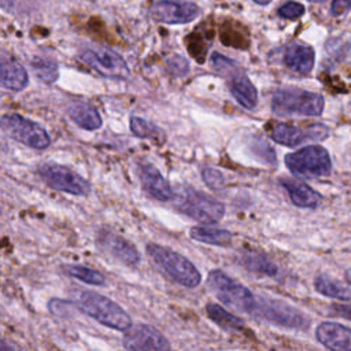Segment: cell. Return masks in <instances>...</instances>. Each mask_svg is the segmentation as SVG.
<instances>
[{"mask_svg": "<svg viewBox=\"0 0 351 351\" xmlns=\"http://www.w3.org/2000/svg\"><path fill=\"white\" fill-rule=\"evenodd\" d=\"M62 270L73 277L77 278L85 284H90V285H104L106 284V277L101 271L95 270L92 267L88 266H82V265H63Z\"/></svg>", "mask_w": 351, "mask_h": 351, "instance_id": "obj_27", "label": "cell"}, {"mask_svg": "<svg viewBox=\"0 0 351 351\" xmlns=\"http://www.w3.org/2000/svg\"><path fill=\"white\" fill-rule=\"evenodd\" d=\"M324 104L322 95L299 88L278 89L271 96V110L281 117H318Z\"/></svg>", "mask_w": 351, "mask_h": 351, "instance_id": "obj_3", "label": "cell"}, {"mask_svg": "<svg viewBox=\"0 0 351 351\" xmlns=\"http://www.w3.org/2000/svg\"><path fill=\"white\" fill-rule=\"evenodd\" d=\"M280 184L287 191L291 202L298 207L315 208L321 203V195L302 181L284 178Z\"/></svg>", "mask_w": 351, "mask_h": 351, "instance_id": "obj_20", "label": "cell"}, {"mask_svg": "<svg viewBox=\"0 0 351 351\" xmlns=\"http://www.w3.org/2000/svg\"><path fill=\"white\" fill-rule=\"evenodd\" d=\"M29 84V75L25 67L14 59L0 56V86L8 90H23Z\"/></svg>", "mask_w": 351, "mask_h": 351, "instance_id": "obj_19", "label": "cell"}, {"mask_svg": "<svg viewBox=\"0 0 351 351\" xmlns=\"http://www.w3.org/2000/svg\"><path fill=\"white\" fill-rule=\"evenodd\" d=\"M67 114L75 125L85 130H96L103 123L99 111L89 103L73 101L67 106Z\"/></svg>", "mask_w": 351, "mask_h": 351, "instance_id": "obj_21", "label": "cell"}, {"mask_svg": "<svg viewBox=\"0 0 351 351\" xmlns=\"http://www.w3.org/2000/svg\"><path fill=\"white\" fill-rule=\"evenodd\" d=\"M136 171L144 191L149 196L160 202L171 200L173 189L155 166L149 163H138Z\"/></svg>", "mask_w": 351, "mask_h": 351, "instance_id": "obj_17", "label": "cell"}, {"mask_svg": "<svg viewBox=\"0 0 351 351\" xmlns=\"http://www.w3.org/2000/svg\"><path fill=\"white\" fill-rule=\"evenodd\" d=\"M40 178L52 189L75 196H85L90 192L89 181L67 166L47 162L37 169Z\"/></svg>", "mask_w": 351, "mask_h": 351, "instance_id": "obj_10", "label": "cell"}, {"mask_svg": "<svg viewBox=\"0 0 351 351\" xmlns=\"http://www.w3.org/2000/svg\"><path fill=\"white\" fill-rule=\"evenodd\" d=\"M80 59L88 67L106 78L126 80L130 75L126 60L118 52L106 47L85 49L80 55Z\"/></svg>", "mask_w": 351, "mask_h": 351, "instance_id": "obj_11", "label": "cell"}, {"mask_svg": "<svg viewBox=\"0 0 351 351\" xmlns=\"http://www.w3.org/2000/svg\"><path fill=\"white\" fill-rule=\"evenodd\" d=\"M48 308L49 311L53 314V315H62L64 317V314L71 310V308H75V306L70 302H66V300H60V299H51L48 302Z\"/></svg>", "mask_w": 351, "mask_h": 351, "instance_id": "obj_31", "label": "cell"}, {"mask_svg": "<svg viewBox=\"0 0 351 351\" xmlns=\"http://www.w3.org/2000/svg\"><path fill=\"white\" fill-rule=\"evenodd\" d=\"M169 67H170V71L173 73H177L178 75L180 74H184L188 71V62L182 58V56H178V55H174L169 59Z\"/></svg>", "mask_w": 351, "mask_h": 351, "instance_id": "obj_33", "label": "cell"}, {"mask_svg": "<svg viewBox=\"0 0 351 351\" xmlns=\"http://www.w3.org/2000/svg\"><path fill=\"white\" fill-rule=\"evenodd\" d=\"M122 346L126 351H171L167 337L149 324H136L126 329Z\"/></svg>", "mask_w": 351, "mask_h": 351, "instance_id": "obj_12", "label": "cell"}, {"mask_svg": "<svg viewBox=\"0 0 351 351\" xmlns=\"http://www.w3.org/2000/svg\"><path fill=\"white\" fill-rule=\"evenodd\" d=\"M97 247L128 266H134L140 262L141 256L138 250L125 237L108 229H100L96 234Z\"/></svg>", "mask_w": 351, "mask_h": 351, "instance_id": "obj_14", "label": "cell"}, {"mask_svg": "<svg viewBox=\"0 0 351 351\" xmlns=\"http://www.w3.org/2000/svg\"><path fill=\"white\" fill-rule=\"evenodd\" d=\"M206 313L208 315V318L217 324L219 328H222L223 330H230V332H240L244 330V322L233 315L232 313H229L228 310H225L222 306L217 304V303H207L206 304Z\"/></svg>", "mask_w": 351, "mask_h": 351, "instance_id": "obj_25", "label": "cell"}, {"mask_svg": "<svg viewBox=\"0 0 351 351\" xmlns=\"http://www.w3.org/2000/svg\"><path fill=\"white\" fill-rule=\"evenodd\" d=\"M239 263L248 271L259 276L274 277L278 274V267L276 266V263L261 252L244 251L239 256Z\"/></svg>", "mask_w": 351, "mask_h": 351, "instance_id": "obj_22", "label": "cell"}, {"mask_svg": "<svg viewBox=\"0 0 351 351\" xmlns=\"http://www.w3.org/2000/svg\"><path fill=\"white\" fill-rule=\"evenodd\" d=\"M307 1H311V3H325L326 0H307Z\"/></svg>", "mask_w": 351, "mask_h": 351, "instance_id": "obj_39", "label": "cell"}, {"mask_svg": "<svg viewBox=\"0 0 351 351\" xmlns=\"http://www.w3.org/2000/svg\"><path fill=\"white\" fill-rule=\"evenodd\" d=\"M171 202L180 213L203 223H215L225 214V207L221 202L188 186H181L173 192Z\"/></svg>", "mask_w": 351, "mask_h": 351, "instance_id": "obj_5", "label": "cell"}, {"mask_svg": "<svg viewBox=\"0 0 351 351\" xmlns=\"http://www.w3.org/2000/svg\"><path fill=\"white\" fill-rule=\"evenodd\" d=\"M304 5L298 1H287L278 8V15L285 19H298L304 14Z\"/></svg>", "mask_w": 351, "mask_h": 351, "instance_id": "obj_30", "label": "cell"}, {"mask_svg": "<svg viewBox=\"0 0 351 351\" xmlns=\"http://www.w3.org/2000/svg\"><path fill=\"white\" fill-rule=\"evenodd\" d=\"M344 277H346V280H347V282L351 285V269H348V270H346V273H344Z\"/></svg>", "mask_w": 351, "mask_h": 351, "instance_id": "obj_37", "label": "cell"}, {"mask_svg": "<svg viewBox=\"0 0 351 351\" xmlns=\"http://www.w3.org/2000/svg\"><path fill=\"white\" fill-rule=\"evenodd\" d=\"M315 339L330 351H351V329L339 322H321L315 328Z\"/></svg>", "mask_w": 351, "mask_h": 351, "instance_id": "obj_16", "label": "cell"}, {"mask_svg": "<svg viewBox=\"0 0 351 351\" xmlns=\"http://www.w3.org/2000/svg\"><path fill=\"white\" fill-rule=\"evenodd\" d=\"M284 162L292 174L303 178L325 177L332 170L329 152L321 145H307L291 152L285 155Z\"/></svg>", "mask_w": 351, "mask_h": 351, "instance_id": "obj_8", "label": "cell"}, {"mask_svg": "<svg viewBox=\"0 0 351 351\" xmlns=\"http://www.w3.org/2000/svg\"><path fill=\"white\" fill-rule=\"evenodd\" d=\"M206 281L210 291L223 304L250 314L255 302V295L247 287L228 276L221 269L210 270Z\"/></svg>", "mask_w": 351, "mask_h": 351, "instance_id": "obj_7", "label": "cell"}, {"mask_svg": "<svg viewBox=\"0 0 351 351\" xmlns=\"http://www.w3.org/2000/svg\"><path fill=\"white\" fill-rule=\"evenodd\" d=\"M329 314L333 317H340V318H346V319L351 321V302L330 304Z\"/></svg>", "mask_w": 351, "mask_h": 351, "instance_id": "obj_32", "label": "cell"}, {"mask_svg": "<svg viewBox=\"0 0 351 351\" xmlns=\"http://www.w3.org/2000/svg\"><path fill=\"white\" fill-rule=\"evenodd\" d=\"M148 12L158 22L181 25L196 19L202 10L195 3L186 0H158L151 4Z\"/></svg>", "mask_w": 351, "mask_h": 351, "instance_id": "obj_13", "label": "cell"}, {"mask_svg": "<svg viewBox=\"0 0 351 351\" xmlns=\"http://www.w3.org/2000/svg\"><path fill=\"white\" fill-rule=\"evenodd\" d=\"M73 304L88 317L114 330L125 332L132 326L130 315L118 303L101 293L78 291L75 292Z\"/></svg>", "mask_w": 351, "mask_h": 351, "instance_id": "obj_1", "label": "cell"}, {"mask_svg": "<svg viewBox=\"0 0 351 351\" xmlns=\"http://www.w3.org/2000/svg\"><path fill=\"white\" fill-rule=\"evenodd\" d=\"M0 214H1V208H0Z\"/></svg>", "mask_w": 351, "mask_h": 351, "instance_id": "obj_40", "label": "cell"}, {"mask_svg": "<svg viewBox=\"0 0 351 351\" xmlns=\"http://www.w3.org/2000/svg\"><path fill=\"white\" fill-rule=\"evenodd\" d=\"M351 10V0H332L330 14L333 16H341Z\"/></svg>", "mask_w": 351, "mask_h": 351, "instance_id": "obj_34", "label": "cell"}, {"mask_svg": "<svg viewBox=\"0 0 351 351\" xmlns=\"http://www.w3.org/2000/svg\"><path fill=\"white\" fill-rule=\"evenodd\" d=\"M254 3H256V4H259V5H266V4H269L271 0H252Z\"/></svg>", "mask_w": 351, "mask_h": 351, "instance_id": "obj_38", "label": "cell"}, {"mask_svg": "<svg viewBox=\"0 0 351 351\" xmlns=\"http://www.w3.org/2000/svg\"><path fill=\"white\" fill-rule=\"evenodd\" d=\"M202 178L206 182V185L213 191H219L223 188L225 180L219 170L214 167H203L202 169Z\"/></svg>", "mask_w": 351, "mask_h": 351, "instance_id": "obj_29", "label": "cell"}, {"mask_svg": "<svg viewBox=\"0 0 351 351\" xmlns=\"http://www.w3.org/2000/svg\"><path fill=\"white\" fill-rule=\"evenodd\" d=\"M145 250L154 263L160 269V271L174 282L186 288H195L200 284V271L182 254L155 243H148Z\"/></svg>", "mask_w": 351, "mask_h": 351, "instance_id": "obj_2", "label": "cell"}, {"mask_svg": "<svg viewBox=\"0 0 351 351\" xmlns=\"http://www.w3.org/2000/svg\"><path fill=\"white\" fill-rule=\"evenodd\" d=\"M314 49L302 43H291L281 52L282 64L295 74H308L314 67Z\"/></svg>", "mask_w": 351, "mask_h": 351, "instance_id": "obj_18", "label": "cell"}, {"mask_svg": "<svg viewBox=\"0 0 351 351\" xmlns=\"http://www.w3.org/2000/svg\"><path fill=\"white\" fill-rule=\"evenodd\" d=\"M129 125H130L132 133L140 138H149L158 144H162L165 141V137H166L165 132L147 119L132 117L129 121Z\"/></svg>", "mask_w": 351, "mask_h": 351, "instance_id": "obj_26", "label": "cell"}, {"mask_svg": "<svg viewBox=\"0 0 351 351\" xmlns=\"http://www.w3.org/2000/svg\"><path fill=\"white\" fill-rule=\"evenodd\" d=\"M34 74L44 82L47 84H52L58 80V64L53 60H48V59H41V58H36L30 62Z\"/></svg>", "mask_w": 351, "mask_h": 351, "instance_id": "obj_28", "label": "cell"}, {"mask_svg": "<svg viewBox=\"0 0 351 351\" xmlns=\"http://www.w3.org/2000/svg\"><path fill=\"white\" fill-rule=\"evenodd\" d=\"M0 351H16L14 346L0 333Z\"/></svg>", "mask_w": 351, "mask_h": 351, "instance_id": "obj_35", "label": "cell"}, {"mask_svg": "<svg viewBox=\"0 0 351 351\" xmlns=\"http://www.w3.org/2000/svg\"><path fill=\"white\" fill-rule=\"evenodd\" d=\"M271 138L287 147H296L307 140H322L328 136V128L322 123L308 125L307 128H298L289 123H278L270 132Z\"/></svg>", "mask_w": 351, "mask_h": 351, "instance_id": "obj_15", "label": "cell"}, {"mask_svg": "<svg viewBox=\"0 0 351 351\" xmlns=\"http://www.w3.org/2000/svg\"><path fill=\"white\" fill-rule=\"evenodd\" d=\"M211 66L226 81L229 92L243 108H255L258 101V90L244 70L233 59L214 52L211 55Z\"/></svg>", "mask_w": 351, "mask_h": 351, "instance_id": "obj_4", "label": "cell"}, {"mask_svg": "<svg viewBox=\"0 0 351 351\" xmlns=\"http://www.w3.org/2000/svg\"><path fill=\"white\" fill-rule=\"evenodd\" d=\"M16 0H0V8L10 11L15 5Z\"/></svg>", "mask_w": 351, "mask_h": 351, "instance_id": "obj_36", "label": "cell"}, {"mask_svg": "<svg viewBox=\"0 0 351 351\" xmlns=\"http://www.w3.org/2000/svg\"><path fill=\"white\" fill-rule=\"evenodd\" d=\"M0 129L7 137L29 148L45 149L51 144V137L41 125L19 114L0 117Z\"/></svg>", "mask_w": 351, "mask_h": 351, "instance_id": "obj_9", "label": "cell"}, {"mask_svg": "<svg viewBox=\"0 0 351 351\" xmlns=\"http://www.w3.org/2000/svg\"><path fill=\"white\" fill-rule=\"evenodd\" d=\"M189 234L193 240L204 244H211L217 247H229L232 244V233L226 229L197 225L191 228Z\"/></svg>", "mask_w": 351, "mask_h": 351, "instance_id": "obj_23", "label": "cell"}, {"mask_svg": "<svg viewBox=\"0 0 351 351\" xmlns=\"http://www.w3.org/2000/svg\"><path fill=\"white\" fill-rule=\"evenodd\" d=\"M250 315L287 329H307L310 326V319L303 311L274 298H255Z\"/></svg>", "mask_w": 351, "mask_h": 351, "instance_id": "obj_6", "label": "cell"}, {"mask_svg": "<svg viewBox=\"0 0 351 351\" xmlns=\"http://www.w3.org/2000/svg\"><path fill=\"white\" fill-rule=\"evenodd\" d=\"M314 288L318 293L324 296L344 300V302L351 300V287L328 274L317 276L314 278Z\"/></svg>", "mask_w": 351, "mask_h": 351, "instance_id": "obj_24", "label": "cell"}]
</instances>
